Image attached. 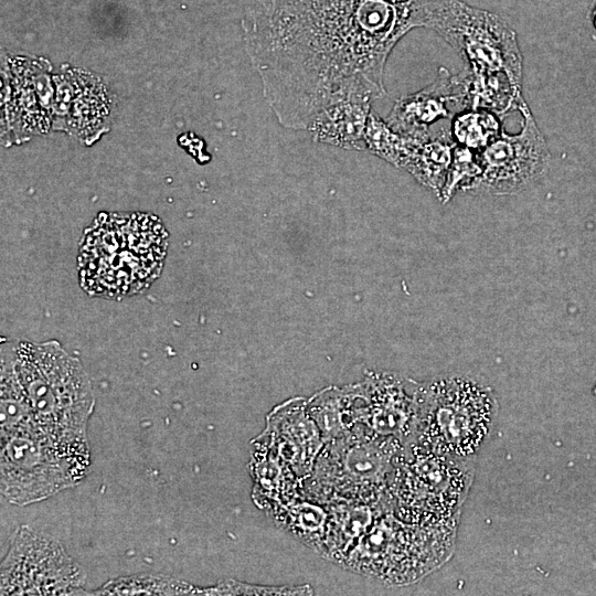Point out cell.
Instances as JSON below:
<instances>
[{"label": "cell", "instance_id": "obj_1", "mask_svg": "<svg viewBox=\"0 0 596 596\" xmlns=\"http://www.w3.org/2000/svg\"><path fill=\"white\" fill-rule=\"evenodd\" d=\"M435 1L249 0L245 47L278 123L307 130L333 104L385 96L392 50Z\"/></svg>", "mask_w": 596, "mask_h": 596}, {"label": "cell", "instance_id": "obj_2", "mask_svg": "<svg viewBox=\"0 0 596 596\" xmlns=\"http://www.w3.org/2000/svg\"><path fill=\"white\" fill-rule=\"evenodd\" d=\"M426 28L465 62L472 108L505 116L523 99V57L515 31L499 15L461 0H436Z\"/></svg>", "mask_w": 596, "mask_h": 596}, {"label": "cell", "instance_id": "obj_3", "mask_svg": "<svg viewBox=\"0 0 596 596\" xmlns=\"http://www.w3.org/2000/svg\"><path fill=\"white\" fill-rule=\"evenodd\" d=\"M168 238L162 222L152 214L100 213L81 242V287L108 299L143 291L161 273Z\"/></svg>", "mask_w": 596, "mask_h": 596}, {"label": "cell", "instance_id": "obj_4", "mask_svg": "<svg viewBox=\"0 0 596 596\" xmlns=\"http://www.w3.org/2000/svg\"><path fill=\"white\" fill-rule=\"evenodd\" d=\"M498 401L468 375H441L419 384L413 444L438 455L475 458L489 438Z\"/></svg>", "mask_w": 596, "mask_h": 596}, {"label": "cell", "instance_id": "obj_5", "mask_svg": "<svg viewBox=\"0 0 596 596\" xmlns=\"http://www.w3.org/2000/svg\"><path fill=\"white\" fill-rule=\"evenodd\" d=\"M87 438L52 432L39 423L0 434V485L12 504L43 501L88 473Z\"/></svg>", "mask_w": 596, "mask_h": 596}, {"label": "cell", "instance_id": "obj_6", "mask_svg": "<svg viewBox=\"0 0 596 596\" xmlns=\"http://www.w3.org/2000/svg\"><path fill=\"white\" fill-rule=\"evenodd\" d=\"M13 359L38 423L58 434L87 438L95 397L81 361L55 340L13 341Z\"/></svg>", "mask_w": 596, "mask_h": 596}, {"label": "cell", "instance_id": "obj_7", "mask_svg": "<svg viewBox=\"0 0 596 596\" xmlns=\"http://www.w3.org/2000/svg\"><path fill=\"white\" fill-rule=\"evenodd\" d=\"M404 446L395 437L359 425L324 443L301 492L321 503H380L386 500L389 481Z\"/></svg>", "mask_w": 596, "mask_h": 596}, {"label": "cell", "instance_id": "obj_8", "mask_svg": "<svg viewBox=\"0 0 596 596\" xmlns=\"http://www.w3.org/2000/svg\"><path fill=\"white\" fill-rule=\"evenodd\" d=\"M473 459L438 455L413 443L405 445L386 490L392 513L414 524H456L472 481Z\"/></svg>", "mask_w": 596, "mask_h": 596}, {"label": "cell", "instance_id": "obj_9", "mask_svg": "<svg viewBox=\"0 0 596 596\" xmlns=\"http://www.w3.org/2000/svg\"><path fill=\"white\" fill-rule=\"evenodd\" d=\"M456 524L421 525L383 513L338 564L384 582L408 584L450 555Z\"/></svg>", "mask_w": 596, "mask_h": 596}, {"label": "cell", "instance_id": "obj_10", "mask_svg": "<svg viewBox=\"0 0 596 596\" xmlns=\"http://www.w3.org/2000/svg\"><path fill=\"white\" fill-rule=\"evenodd\" d=\"M521 128L515 134L502 130L479 151L481 174L468 193L513 195L538 183L546 173L550 161L547 142L525 100L518 110Z\"/></svg>", "mask_w": 596, "mask_h": 596}, {"label": "cell", "instance_id": "obj_11", "mask_svg": "<svg viewBox=\"0 0 596 596\" xmlns=\"http://www.w3.org/2000/svg\"><path fill=\"white\" fill-rule=\"evenodd\" d=\"M83 584V572L58 543L18 529L2 562L1 595H70Z\"/></svg>", "mask_w": 596, "mask_h": 596}, {"label": "cell", "instance_id": "obj_12", "mask_svg": "<svg viewBox=\"0 0 596 596\" xmlns=\"http://www.w3.org/2000/svg\"><path fill=\"white\" fill-rule=\"evenodd\" d=\"M469 108L467 72L451 74L441 66L433 83L397 99L385 121L400 135L427 140L435 138L432 128L439 120L451 121L455 115Z\"/></svg>", "mask_w": 596, "mask_h": 596}, {"label": "cell", "instance_id": "obj_13", "mask_svg": "<svg viewBox=\"0 0 596 596\" xmlns=\"http://www.w3.org/2000/svg\"><path fill=\"white\" fill-rule=\"evenodd\" d=\"M418 382L391 372H370L360 383V425L404 445L412 441L418 406Z\"/></svg>", "mask_w": 596, "mask_h": 596}, {"label": "cell", "instance_id": "obj_14", "mask_svg": "<svg viewBox=\"0 0 596 596\" xmlns=\"http://www.w3.org/2000/svg\"><path fill=\"white\" fill-rule=\"evenodd\" d=\"M307 401L292 398L268 414L266 430L274 437L281 456L304 481L311 473L324 441L307 412Z\"/></svg>", "mask_w": 596, "mask_h": 596}, {"label": "cell", "instance_id": "obj_15", "mask_svg": "<svg viewBox=\"0 0 596 596\" xmlns=\"http://www.w3.org/2000/svg\"><path fill=\"white\" fill-rule=\"evenodd\" d=\"M248 470L252 499L265 511L302 494V480L281 456L274 437L265 429L252 440Z\"/></svg>", "mask_w": 596, "mask_h": 596}, {"label": "cell", "instance_id": "obj_16", "mask_svg": "<svg viewBox=\"0 0 596 596\" xmlns=\"http://www.w3.org/2000/svg\"><path fill=\"white\" fill-rule=\"evenodd\" d=\"M370 100H345L320 111L307 130L318 142L345 149L362 150L365 147V129L371 114Z\"/></svg>", "mask_w": 596, "mask_h": 596}, {"label": "cell", "instance_id": "obj_17", "mask_svg": "<svg viewBox=\"0 0 596 596\" xmlns=\"http://www.w3.org/2000/svg\"><path fill=\"white\" fill-rule=\"evenodd\" d=\"M362 403L360 383L327 387L307 401V412L318 426L323 441L337 439L360 425Z\"/></svg>", "mask_w": 596, "mask_h": 596}, {"label": "cell", "instance_id": "obj_18", "mask_svg": "<svg viewBox=\"0 0 596 596\" xmlns=\"http://www.w3.org/2000/svg\"><path fill=\"white\" fill-rule=\"evenodd\" d=\"M268 513L279 528L317 553L320 552L329 518L326 503L300 494L272 509Z\"/></svg>", "mask_w": 596, "mask_h": 596}, {"label": "cell", "instance_id": "obj_19", "mask_svg": "<svg viewBox=\"0 0 596 596\" xmlns=\"http://www.w3.org/2000/svg\"><path fill=\"white\" fill-rule=\"evenodd\" d=\"M38 423L17 374L13 341L1 344L0 428L1 434Z\"/></svg>", "mask_w": 596, "mask_h": 596}, {"label": "cell", "instance_id": "obj_20", "mask_svg": "<svg viewBox=\"0 0 596 596\" xmlns=\"http://www.w3.org/2000/svg\"><path fill=\"white\" fill-rule=\"evenodd\" d=\"M455 143L450 138H432L421 141L404 168L437 196L445 184L451 163Z\"/></svg>", "mask_w": 596, "mask_h": 596}, {"label": "cell", "instance_id": "obj_21", "mask_svg": "<svg viewBox=\"0 0 596 596\" xmlns=\"http://www.w3.org/2000/svg\"><path fill=\"white\" fill-rule=\"evenodd\" d=\"M501 117L485 109H465L450 121V137L455 145L481 151L502 129Z\"/></svg>", "mask_w": 596, "mask_h": 596}, {"label": "cell", "instance_id": "obj_22", "mask_svg": "<svg viewBox=\"0 0 596 596\" xmlns=\"http://www.w3.org/2000/svg\"><path fill=\"white\" fill-rule=\"evenodd\" d=\"M481 171L479 151L455 145L447 178L438 198L446 203L458 191L468 192Z\"/></svg>", "mask_w": 596, "mask_h": 596}, {"label": "cell", "instance_id": "obj_23", "mask_svg": "<svg viewBox=\"0 0 596 596\" xmlns=\"http://www.w3.org/2000/svg\"><path fill=\"white\" fill-rule=\"evenodd\" d=\"M592 23H593L594 28L596 29V6L592 11Z\"/></svg>", "mask_w": 596, "mask_h": 596}]
</instances>
